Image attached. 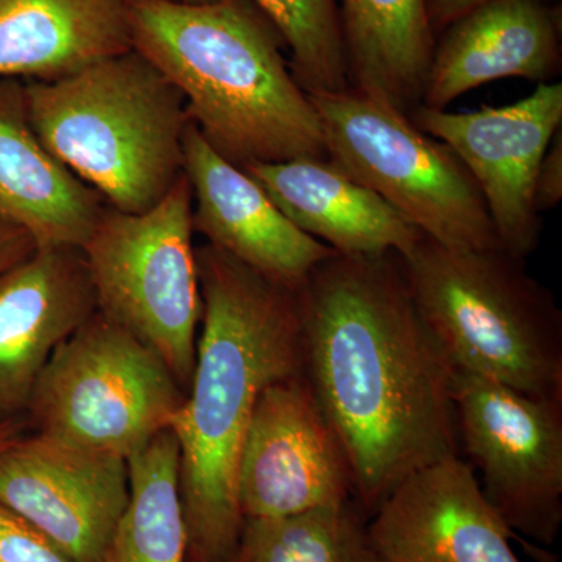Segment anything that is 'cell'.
<instances>
[{"mask_svg": "<svg viewBox=\"0 0 562 562\" xmlns=\"http://www.w3.org/2000/svg\"><path fill=\"white\" fill-rule=\"evenodd\" d=\"M401 261L422 319L454 372L562 401V313L524 258L422 236Z\"/></svg>", "mask_w": 562, "mask_h": 562, "instance_id": "obj_5", "label": "cell"}, {"mask_svg": "<svg viewBox=\"0 0 562 562\" xmlns=\"http://www.w3.org/2000/svg\"><path fill=\"white\" fill-rule=\"evenodd\" d=\"M562 10L550 0H487L436 38L420 105L447 110L490 81L549 83L561 72Z\"/></svg>", "mask_w": 562, "mask_h": 562, "instance_id": "obj_16", "label": "cell"}, {"mask_svg": "<svg viewBox=\"0 0 562 562\" xmlns=\"http://www.w3.org/2000/svg\"><path fill=\"white\" fill-rule=\"evenodd\" d=\"M128 501L125 458L41 435L0 450V503L76 562H102Z\"/></svg>", "mask_w": 562, "mask_h": 562, "instance_id": "obj_12", "label": "cell"}, {"mask_svg": "<svg viewBox=\"0 0 562 562\" xmlns=\"http://www.w3.org/2000/svg\"><path fill=\"white\" fill-rule=\"evenodd\" d=\"M203 303L194 373L169 430L180 449V495L190 554L225 562L243 527L239 453L266 387L303 373L299 290L227 251L195 249Z\"/></svg>", "mask_w": 562, "mask_h": 562, "instance_id": "obj_2", "label": "cell"}, {"mask_svg": "<svg viewBox=\"0 0 562 562\" xmlns=\"http://www.w3.org/2000/svg\"><path fill=\"white\" fill-rule=\"evenodd\" d=\"M132 0H0V79L57 81L133 50Z\"/></svg>", "mask_w": 562, "mask_h": 562, "instance_id": "obj_19", "label": "cell"}, {"mask_svg": "<svg viewBox=\"0 0 562 562\" xmlns=\"http://www.w3.org/2000/svg\"><path fill=\"white\" fill-rule=\"evenodd\" d=\"M95 312L81 249H38L0 276V425L27 413L54 351Z\"/></svg>", "mask_w": 562, "mask_h": 562, "instance_id": "obj_15", "label": "cell"}, {"mask_svg": "<svg viewBox=\"0 0 562 562\" xmlns=\"http://www.w3.org/2000/svg\"><path fill=\"white\" fill-rule=\"evenodd\" d=\"M484 2L487 0H427L428 20H430L431 31L436 38L443 29L460 20L462 14ZM550 2H560V0H550Z\"/></svg>", "mask_w": 562, "mask_h": 562, "instance_id": "obj_27", "label": "cell"}, {"mask_svg": "<svg viewBox=\"0 0 562 562\" xmlns=\"http://www.w3.org/2000/svg\"><path fill=\"white\" fill-rule=\"evenodd\" d=\"M188 177L140 214L103 210L85 244L98 312L157 351L187 394L203 303Z\"/></svg>", "mask_w": 562, "mask_h": 562, "instance_id": "obj_7", "label": "cell"}, {"mask_svg": "<svg viewBox=\"0 0 562 562\" xmlns=\"http://www.w3.org/2000/svg\"><path fill=\"white\" fill-rule=\"evenodd\" d=\"M131 501L102 562H187L190 552L180 495V449L162 430L128 458Z\"/></svg>", "mask_w": 562, "mask_h": 562, "instance_id": "obj_21", "label": "cell"}, {"mask_svg": "<svg viewBox=\"0 0 562 562\" xmlns=\"http://www.w3.org/2000/svg\"><path fill=\"white\" fill-rule=\"evenodd\" d=\"M290 50L292 76L306 94L349 90L338 0H254Z\"/></svg>", "mask_w": 562, "mask_h": 562, "instance_id": "obj_23", "label": "cell"}, {"mask_svg": "<svg viewBox=\"0 0 562 562\" xmlns=\"http://www.w3.org/2000/svg\"><path fill=\"white\" fill-rule=\"evenodd\" d=\"M308 98L319 114L328 160L422 235L452 249L502 247L471 172L408 114L351 88Z\"/></svg>", "mask_w": 562, "mask_h": 562, "instance_id": "obj_6", "label": "cell"}, {"mask_svg": "<svg viewBox=\"0 0 562 562\" xmlns=\"http://www.w3.org/2000/svg\"><path fill=\"white\" fill-rule=\"evenodd\" d=\"M460 450L514 535L552 546L562 524V401L453 372Z\"/></svg>", "mask_w": 562, "mask_h": 562, "instance_id": "obj_9", "label": "cell"}, {"mask_svg": "<svg viewBox=\"0 0 562 562\" xmlns=\"http://www.w3.org/2000/svg\"><path fill=\"white\" fill-rule=\"evenodd\" d=\"M562 201V127L553 136L536 177L535 205L538 213L552 211Z\"/></svg>", "mask_w": 562, "mask_h": 562, "instance_id": "obj_25", "label": "cell"}, {"mask_svg": "<svg viewBox=\"0 0 562 562\" xmlns=\"http://www.w3.org/2000/svg\"><path fill=\"white\" fill-rule=\"evenodd\" d=\"M187 562H202L199 560V558L192 557V554L188 553V561Z\"/></svg>", "mask_w": 562, "mask_h": 562, "instance_id": "obj_30", "label": "cell"}, {"mask_svg": "<svg viewBox=\"0 0 562 562\" xmlns=\"http://www.w3.org/2000/svg\"><path fill=\"white\" fill-rule=\"evenodd\" d=\"M184 398L157 351L95 312L54 351L27 414L36 435L128 460L168 430Z\"/></svg>", "mask_w": 562, "mask_h": 562, "instance_id": "obj_8", "label": "cell"}, {"mask_svg": "<svg viewBox=\"0 0 562 562\" xmlns=\"http://www.w3.org/2000/svg\"><path fill=\"white\" fill-rule=\"evenodd\" d=\"M244 171L265 188L281 213L336 254L405 257L422 233L379 194L321 158L251 162Z\"/></svg>", "mask_w": 562, "mask_h": 562, "instance_id": "obj_18", "label": "cell"}, {"mask_svg": "<svg viewBox=\"0 0 562 562\" xmlns=\"http://www.w3.org/2000/svg\"><path fill=\"white\" fill-rule=\"evenodd\" d=\"M133 49L179 88L192 124L225 160H328L319 114L254 0H132Z\"/></svg>", "mask_w": 562, "mask_h": 562, "instance_id": "obj_3", "label": "cell"}, {"mask_svg": "<svg viewBox=\"0 0 562 562\" xmlns=\"http://www.w3.org/2000/svg\"><path fill=\"white\" fill-rule=\"evenodd\" d=\"M355 501L276 519H244L225 562H382Z\"/></svg>", "mask_w": 562, "mask_h": 562, "instance_id": "obj_22", "label": "cell"}, {"mask_svg": "<svg viewBox=\"0 0 562 562\" xmlns=\"http://www.w3.org/2000/svg\"><path fill=\"white\" fill-rule=\"evenodd\" d=\"M0 562H76L0 503Z\"/></svg>", "mask_w": 562, "mask_h": 562, "instance_id": "obj_24", "label": "cell"}, {"mask_svg": "<svg viewBox=\"0 0 562 562\" xmlns=\"http://www.w3.org/2000/svg\"><path fill=\"white\" fill-rule=\"evenodd\" d=\"M38 250L24 228L0 221V276Z\"/></svg>", "mask_w": 562, "mask_h": 562, "instance_id": "obj_26", "label": "cell"}, {"mask_svg": "<svg viewBox=\"0 0 562 562\" xmlns=\"http://www.w3.org/2000/svg\"><path fill=\"white\" fill-rule=\"evenodd\" d=\"M183 151V172L195 203L192 227L211 246L292 290H299L335 254L295 227L265 188L217 154L192 122L184 133Z\"/></svg>", "mask_w": 562, "mask_h": 562, "instance_id": "obj_14", "label": "cell"}, {"mask_svg": "<svg viewBox=\"0 0 562 562\" xmlns=\"http://www.w3.org/2000/svg\"><path fill=\"white\" fill-rule=\"evenodd\" d=\"M105 206L94 188L41 144L24 85L0 79V221L24 228L38 249H83Z\"/></svg>", "mask_w": 562, "mask_h": 562, "instance_id": "obj_17", "label": "cell"}, {"mask_svg": "<svg viewBox=\"0 0 562 562\" xmlns=\"http://www.w3.org/2000/svg\"><path fill=\"white\" fill-rule=\"evenodd\" d=\"M176 2H184V3H206V2H214V0H176Z\"/></svg>", "mask_w": 562, "mask_h": 562, "instance_id": "obj_29", "label": "cell"}, {"mask_svg": "<svg viewBox=\"0 0 562 562\" xmlns=\"http://www.w3.org/2000/svg\"><path fill=\"white\" fill-rule=\"evenodd\" d=\"M236 498L243 519H276L353 498L349 461L301 375L266 387L239 453Z\"/></svg>", "mask_w": 562, "mask_h": 562, "instance_id": "obj_11", "label": "cell"}, {"mask_svg": "<svg viewBox=\"0 0 562 562\" xmlns=\"http://www.w3.org/2000/svg\"><path fill=\"white\" fill-rule=\"evenodd\" d=\"M18 425H20L18 424V420L7 422V424L0 425V450H2L7 443L13 441V439L16 438L18 430H20Z\"/></svg>", "mask_w": 562, "mask_h": 562, "instance_id": "obj_28", "label": "cell"}, {"mask_svg": "<svg viewBox=\"0 0 562 562\" xmlns=\"http://www.w3.org/2000/svg\"><path fill=\"white\" fill-rule=\"evenodd\" d=\"M24 94L41 144L111 209L146 213L183 176L187 102L139 52L66 79L27 81Z\"/></svg>", "mask_w": 562, "mask_h": 562, "instance_id": "obj_4", "label": "cell"}, {"mask_svg": "<svg viewBox=\"0 0 562 562\" xmlns=\"http://www.w3.org/2000/svg\"><path fill=\"white\" fill-rule=\"evenodd\" d=\"M303 372L369 517L414 472L461 454L453 368L401 255L333 254L299 288Z\"/></svg>", "mask_w": 562, "mask_h": 562, "instance_id": "obj_1", "label": "cell"}, {"mask_svg": "<svg viewBox=\"0 0 562 562\" xmlns=\"http://www.w3.org/2000/svg\"><path fill=\"white\" fill-rule=\"evenodd\" d=\"M417 128L457 154L479 184L498 241L519 258L541 241L535 205L536 177L562 127V83H539L522 101L468 113L416 106Z\"/></svg>", "mask_w": 562, "mask_h": 562, "instance_id": "obj_10", "label": "cell"}, {"mask_svg": "<svg viewBox=\"0 0 562 562\" xmlns=\"http://www.w3.org/2000/svg\"><path fill=\"white\" fill-rule=\"evenodd\" d=\"M382 562H520L516 539L461 454L403 480L369 517Z\"/></svg>", "mask_w": 562, "mask_h": 562, "instance_id": "obj_13", "label": "cell"}, {"mask_svg": "<svg viewBox=\"0 0 562 562\" xmlns=\"http://www.w3.org/2000/svg\"><path fill=\"white\" fill-rule=\"evenodd\" d=\"M351 90L412 113L422 103L436 36L427 0H338Z\"/></svg>", "mask_w": 562, "mask_h": 562, "instance_id": "obj_20", "label": "cell"}]
</instances>
